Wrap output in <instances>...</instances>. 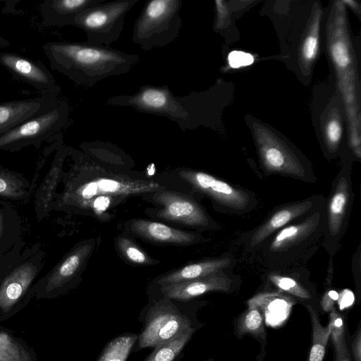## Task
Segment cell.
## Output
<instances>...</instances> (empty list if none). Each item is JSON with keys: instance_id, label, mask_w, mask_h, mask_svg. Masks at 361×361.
<instances>
[{"instance_id": "30", "label": "cell", "mask_w": 361, "mask_h": 361, "mask_svg": "<svg viewBox=\"0 0 361 361\" xmlns=\"http://www.w3.org/2000/svg\"><path fill=\"white\" fill-rule=\"evenodd\" d=\"M137 338V334L130 333L114 338L107 343L97 361H126Z\"/></svg>"}, {"instance_id": "20", "label": "cell", "mask_w": 361, "mask_h": 361, "mask_svg": "<svg viewBox=\"0 0 361 361\" xmlns=\"http://www.w3.org/2000/svg\"><path fill=\"white\" fill-rule=\"evenodd\" d=\"M104 0H47L39 6L44 24L62 27L73 25L75 16L83 10Z\"/></svg>"}, {"instance_id": "28", "label": "cell", "mask_w": 361, "mask_h": 361, "mask_svg": "<svg viewBox=\"0 0 361 361\" xmlns=\"http://www.w3.org/2000/svg\"><path fill=\"white\" fill-rule=\"evenodd\" d=\"M0 361H37V357L21 340L0 330Z\"/></svg>"}, {"instance_id": "3", "label": "cell", "mask_w": 361, "mask_h": 361, "mask_svg": "<svg viewBox=\"0 0 361 361\" xmlns=\"http://www.w3.org/2000/svg\"><path fill=\"white\" fill-rule=\"evenodd\" d=\"M62 192L57 193L52 210L80 212L90 209L97 213L106 211L114 200L128 195L163 190L156 183L127 180L123 178H97L85 180L72 169L63 173Z\"/></svg>"}, {"instance_id": "14", "label": "cell", "mask_w": 361, "mask_h": 361, "mask_svg": "<svg viewBox=\"0 0 361 361\" xmlns=\"http://www.w3.org/2000/svg\"><path fill=\"white\" fill-rule=\"evenodd\" d=\"M353 197L350 173L343 169L334 182L326 207L327 240H338L345 232Z\"/></svg>"}, {"instance_id": "22", "label": "cell", "mask_w": 361, "mask_h": 361, "mask_svg": "<svg viewBox=\"0 0 361 361\" xmlns=\"http://www.w3.org/2000/svg\"><path fill=\"white\" fill-rule=\"evenodd\" d=\"M248 308L241 313L234 323V334L238 339L249 335L261 344V352L257 356V361H264L266 355L267 332L265 322L261 309L250 300Z\"/></svg>"}, {"instance_id": "25", "label": "cell", "mask_w": 361, "mask_h": 361, "mask_svg": "<svg viewBox=\"0 0 361 361\" xmlns=\"http://www.w3.org/2000/svg\"><path fill=\"white\" fill-rule=\"evenodd\" d=\"M30 181L23 173L0 165V200L25 204L32 198Z\"/></svg>"}, {"instance_id": "29", "label": "cell", "mask_w": 361, "mask_h": 361, "mask_svg": "<svg viewBox=\"0 0 361 361\" xmlns=\"http://www.w3.org/2000/svg\"><path fill=\"white\" fill-rule=\"evenodd\" d=\"M321 11L314 12L308 31L301 44L300 59L305 68L311 66L319 51Z\"/></svg>"}, {"instance_id": "40", "label": "cell", "mask_w": 361, "mask_h": 361, "mask_svg": "<svg viewBox=\"0 0 361 361\" xmlns=\"http://www.w3.org/2000/svg\"><path fill=\"white\" fill-rule=\"evenodd\" d=\"M343 2L344 3V4L345 6L348 5L350 7L353 8L354 11L360 13V8H359L360 6H359V5H357V2L354 1H351V0H345V1H343Z\"/></svg>"}, {"instance_id": "21", "label": "cell", "mask_w": 361, "mask_h": 361, "mask_svg": "<svg viewBox=\"0 0 361 361\" xmlns=\"http://www.w3.org/2000/svg\"><path fill=\"white\" fill-rule=\"evenodd\" d=\"M130 227L137 235L155 242L188 245L197 240L193 233L180 231L159 222L136 219L133 220Z\"/></svg>"}, {"instance_id": "11", "label": "cell", "mask_w": 361, "mask_h": 361, "mask_svg": "<svg viewBox=\"0 0 361 361\" xmlns=\"http://www.w3.org/2000/svg\"><path fill=\"white\" fill-rule=\"evenodd\" d=\"M179 175L194 190L230 210L243 212L255 207L253 193L212 175L193 170L181 171Z\"/></svg>"}, {"instance_id": "36", "label": "cell", "mask_w": 361, "mask_h": 361, "mask_svg": "<svg viewBox=\"0 0 361 361\" xmlns=\"http://www.w3.org/2000/svg\"><path fill=\"white\" fill-rule=\"evenodd\" d=\"M255 59L249 53L242 51H233L228 55V62L233 68H239L253 63Z\"/></svg>"}, {"instance_id": "4", "label": "cell", "mask_w": 361, "mask_h": 361, "mask_svg": "<svg viewBox=\"0 0 361 361\" xmlns=\"http://www.w3.org/2000/svg\"><path fill=\"white\" fill-rule=\"evenodd\" d=\"M45 260L46 252L39 242L23 249L0 282V322L19 312L34 298L33 287Z\"/></svg>"}, {"instance_id": "5", "label": "cell", "mask_w": 361, "mask_h": 361, "mask_svg": "<svg viewBox=\"0 0 361 361\" xmlns=\"http://www.w3.org/2000/svg\"><path fill=\"white\" fill-rule=\"evenodd\" d=\"M181 6L182 0L147 1L135 22L133 42L145 51L171 44L182 26Z\"/></svg>"}, {"instance_id": "27", "label": "cell", "mask_w": 361, "mask_h": 361, "mask_svg": "<svg viewBox=\"0 0 361 361\" xmlns=\"http://www.w3.org/2000/svg\"><path fill=\"white\" fill-rule=\"evenodd\" d=\"M301 305L309 313L312 327L311 343L306 361H324L329 340V326H323L321 322L318 304L303 302Z\"/></svg>"}, {"instance_id": "31", "label": "cell", "mask_w": 361, "mask_h": 361, "mask_svg": "<svg viewBox=\"0 0 361 361\" xmlns=\"http://www.w3.org/2000/svg\"><path fill=\"white\" fill-rule=\"evenodd\" d=\"M195 329L180 333L173 339L154 348L144 361H173L191 338Z\"/></svg>"}, {"instance_id": "33", "label": "cell", "mask_w": 361, "mask_h": 361, "mask_svg": "<svg viewBox=\"0 0 361 361\" xmlns=\"http://www.w3.org/2000/svg\"><path fill=\"white\" fill-rule=\"evenodd\" d=\"M118 248L128 261L137 264H148L151 260L134 242L128 238L119 237L117 240Z\"/></svg>"}, {"instance_id": "23", "label": "cell", "mask_w": 361, "mask_h": 361, "mask_svg": "<svg viewBox=\"0 0 361 361\" xmlns=\"http://www.w3.org/2000/svg\"><path fill=\"white\" fill-rule=\"evenodd\" d=\"M231 264V259L223 257L188 264L157 279L160 286H165L203 278L222 273Z\"/></svg>"}, {"instance_id": "13", "label": "cell", "mask_w": 361, "mask_h": 361, "mask_svg": "<svg viewBox=\"0 0 361 361\" xmlns=\"http://www.w3.org/2000/svg\"><path fill=\"white\" fill-rule=\"evenodd\" d=\"M0 64L15 77L34 87L42 95L57 97L61 92L60 86L41 61L16 53L0 51Z\"/></svg>"}, {"instance_id": "34", "label": "cell", "mask_w": 361, "mask_h": 361, "mask_svg": "<svg viewBox=\"0 0 361 361\" xmlns=\"http://www.w3.org/2000/svg\"><path fill=\"white\" fill-rule=\"evenodd\" d=\"M343 135L342 123L339 118L331 116L324 127V138L328 149L334 152L337 150Z\"/></svg>"}, {"instance_id": "16", "label": "cell", "mask_w": 361, "mask_h": 361, "mask_svg": "<svg viewBox=\"0 0 361 361\" xmlns=\"http://www.w3.org/2000/svg\"><path fill=\"white\" fill-rule=\"evenodd\" d=\"M60 99L42 95L0 103V135L20 123L54 109Z\"/></svg>"}, {"instance_id": "19", "label": "cell", "mask_w": 361, "mask_h": 361, "mask_svg": "<svg viewBox=\"0 0 361 361\" xmlns=\"http://www.w3.org/2000/svg\"><path fill=\"white\" fill-rule=\"evenodd\" d=\"M63 150L57 152L44 178L33 195L34 212L37 221L41 222L48 217L52 210V204L56 195L58 185L62 180Z\"/></svg>"}, {"instance_id": "9", "label": "cell", "mask_w": 361, "mask_h": 361, "mask_svg": "<svg viewBox=\"0 0 361 361\" xmlns=\"http://www.w3.org/2000/svg\"><path fill=\"white\" fill-rule=\"evenodd\" d=\"M92 247L90 241L75 245L45 275L37 279L33 287L34 298L54 299L73 288L78 283Z\"/></svg>"}, {"instance_id": "8", "label": "cell", "mask_w": 361, "mask_h": 361, "mask_svg": "<svg viewBox=\"0 0 361 361\" xmlns=\"http://www.w3.org/2000/svg\"><path fill=\"white\" fill-rule=\"evenodd\" d=\"M255 133L259 159L265 172L307 183L316 180L310 164L275 135L261 128Z\"/></svg>"}, {"instance_id": "39", "label": "cell", "mask_w": 361, "mask_h": 361, "mask_svg": "<svg viewBox=\"0 0 361 361\" xmlns=\"http://www.w3.org/2000/svg\"><path fill=\"white\" fill-rule=\"evenodd\" d=\"M334 361H352L350 352L348 351L340 356H334Z\"/></svg>"}, {"instance_id": "17", "label": "cell", "mask_w": 361, "mask_h": 361, "mask_svg": "<svg viewBox=\"0 0 361 361\" xmlns=\"http://www.w3.org/2000/svg\"><path fill=\"white\" fill-rule=\"evenodd\" d=\"M237 284L224 272L203 278L161 286L164 298L185 301L193 299L209 292H233Z\"/></svg>"}, {"instance_id": "6", "label": "cell", "mask_w": 361, "mask_h": 361, "mask_svg": "<svg viewBox=\"0 0 361 361\" xmlns=\"http://www.w3.org/2000/svg\"><path fill=\"white\" fill-rule=\"evenodd\" d=\"M69 106L60 99L51 111L32 117L0 135V151L15 152L42 142L64 129L69 120Z\"/></svg>"}, {"instance_id": "26", "label": "cell", "mask_w": 361, "mask_h": 361, "mask_svg": "<svg viewBox=\"0 0 361 361\" xmlns=\"http://www.w3.org/2000/svg\"><path fill=\"white\" fill-rule=\"evenodd\" d=\"M268 281L276 288V292L287 295L300 304L312 302L318 304L315 288L309 283L290 275L271 273Z\"/></svg>"}, {"instance_id": "1", "label": "cell", "mask_w": 361, "mask_h": 361, "mask_svg": "<svg viewBox=\"0 0 361 361\" xmlns=\"http://www.w3.org/2000/svg\"><path fill=\"white\" fill-rule=\"evenodd\" d=\"M50 67L75 84L92 87L108 77L127 73L140 56L89 42H50L43 45Z\"/></svg>"}, {"instance_id": "24", "label": "cell", "mask_w": 361, "mask_h": 361, "mask_svg": "<svg viewBox=\"0 0 361 361\" xmlns=\"http://www.w3.org/2000/svg\"><path fill=\"white\" fill-rule=\"evenodd\" d=\"M23 238V220L13 203L0 200V257Z\"/></svg>"}, {"instance_id": "15", "label": "cell", "mask_w": 361, "mask_h": 361, "mask_svg": "<svg viewBox=\"0 0 361 361\" xmlns=\"http://www.w3.org/2000/svg\"><path fill=\"white\" fill-rule=\"evenodd\" d=\"M154 195L155 201L162 207L157 214L159 218L191 226H209L208 215L195 200L164 190L156 191Z\"/></svg>"}, {"instance_id": "18", "label": "cell", "mask_w": 361, "mask_h": 361, "mask_svg": "<svg viewBox=\"0 0 361 361\" xmlns=\"http://www.w3.org/2000/svg\"><path fill=\"white\" fill-rule=\"evenodd\" d=\"M319 201L312 197L279 207L253 232L248 241L249 247L259 245L276 231L281 230L293 220L310 214Z\"/></svg>"}, {"instance_id": "10", "label": "cell", "mask_w": 361, "mask_h": 361, "mask_svg": "<svg viewBox=\"0 0 361 361\" xmlns=\"http://www.w3.org/2000/svg\"><path fill=\"white\" fill-rule=\"evenodd\" d=\"M191 329L190 320L169 299L164 298L149 310L145 327L137 338L139 348H157Z\"/></svg>"}, {"instance_id": "2", "label": "cell", "mask_w": 361, "mask_h": 361, "mask_svg": "<svg viewBox=\"0 0 361 361\" xmlns=\"http://www.w3.org/2000/svg\"><path fill=\"white\" fill-rule=\"evenodd\" d=\"M345 11L343 1L334 2L326 27L327 45L347 118L349 145L354 155L360 159V81Z\"/></svg>"}, {"instance_id": "38", "label": "cell", "mask_w": 361, "mask_h": 361, "mask_svg": "<svg viewBox=\"0 0 361 361\" xmlns=\"http://www.w3.org/2000/svg\"><path fill=\"white\" fill-rule=\"evenodd\" d=\"M361 322L358 324L351 342V351L354 361H361Z\"/></svg>"}, {"instance_id": "32", "label": "cell", "mask_w": 361, "mask_h": 361, "mask_svg": "<svg viewBox=\"0 0 361 361\" xmlns=\"http://www.w3.org/2000/svg\"><path fill=\"white\" fill-rule=\"evenodd\" d=\"M329 340L334 348V356L349 351L346 343V326L344 316L336 307L329 312Z\"/></svg>"}, {"instance_id": "41", "label": "cell", "mask_w": 361, "mask_h": 361, "mask_svg": "<svg viewBox=\"0 0 361 361\" xmlns=\"http://www.w3.org/2000/svg\"><path fill=\"white\" fill-rule=\"evenodd\" d=\"M207 361H214V360H207Z\"/></svg>"}, {"instance_id": "35", "label": "cell", "mask_w": 361, "mask_h": 361, "mask_svg": "<svg viewBox=\"0 0 361 361\" xmlns=\"http://www.w3.org/2000/svg\"><path fill=\"white\" fill-rule=\"evenodd\" d=\"M25 245V241L21 238L8 252L0 257V282L20 258Z\"/></svg>"}, {"instance_id": "12", "label": "cell", "mask_w": 361, "mask_h": 361, "mask_svg": "<svg viewBox=\"0 0 361 361\" xmlns=\"http://www.w3.org/2000/svg\"><path fill=\"white\" fill-rule=\"evenodd\" d=\"M314 210L302 221L288 225L279 230L267 247V253L271 257H281L310 243L322 235L326 225V212Z\"/></svg>"}, {"instance_id": "7", "label": "cell", "mask_w": 361, "mask_h": 361, "mask_svg": "<svg viewBox=\"0 0 361 361\" xmlns=\"http://www.w3.org/2000/svg\"><path fill=\"white\" fill-rule=\"evenodd\" d=\"M139 0L104 1L86 8L74 18L73 25L84 31L87 42L110 47L123 30L125 16Z\"/></svg>"}, {"instance_id": "37", "label": "cell", "mask_w": 361, "mask_h": 361, "mask_svg": "<svg viewBox=\"0 0 361 361\" xmlns=\"http://www.w3.org/2000/svg\"><path fill=\"white\" fill-rule=\"evenodd\" d=\"M338 293L334 290L326 292L320 301V307L322 310L324 312H329L335 307V302L338 300Z\"/></svg>"}]
</instances>
